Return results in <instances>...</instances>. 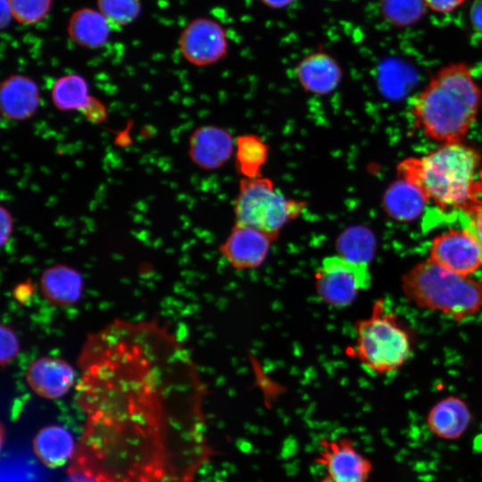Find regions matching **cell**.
<instances>
[{
  "label": "cell",
  "instance_id": "1",
  "mask_svg": "<svg viewBox=\"0 0 482 482\" xmlns=\"http://www.w3.org/2000/svg\"><path fill=\"white\" fill-rule=\"evenodd\" d=\"M77 367L79 402L97 421L204 419L193 358L157 320L117 318L87 334Z\"/></svg>",
  "mask_w": 482,
  "mask_h": 482
},
{
  "label": "cell",
  "instance_id": "2",
  "mask_svg": "<svg viewBox=\"0 0 482 482\" xmlns=\"http://www.w3.org/2000/svg\"><path fill=\"white\" fill-rule=\"evenodd\" d=\"M482 106V89L471 68L453 62L440 68L413 97L411 115L414 126L430 140L462 142Z\"/></svg>",
  "mask_w": 482,
  "mask_h": 482
},
{
  "label": "cell",
  "instance_id": "3",
  "mask_svg": "<svg viewBox=\"0 0 482 482\" xmlns=\"http://www.w3.org/2000/svg\"><path fill=\"white\" fill-rule=\"evenodd\" d=\"M480 165L478 152L457 142L441 144L426 155L403 160L396 170L398 178L419 187L428 203L466 213L482 195Z\"/></svg>",
  "mask_w": 482,
  "mask_h": 482
},
{
  "label": "cell",
  "instance_id": "4",
  "mask_svg": "<svg viewBox=\"0 0 482 482\" xmlns=\"http://www.w3.org/2000/svg\"><path fill=\"white\" fill-rule=\"evenodd\" d=\"M406 297L420 307L463 320L482 308V280L448 270L431 260L417 264L402 280Z\"/></svg>",
  "mask_w": 482,
  "mask_h": 482
},
{
  "label": "cell",
  "instance_id": "5",
  "mask_svg": "<svg viewBox=\"0 0 482 482\" xmlns=\"http://www.w3.org/2000/svg\"><path fill=\"white\" fill-rule=\"evenodd\" d=\"M354 333V343L347 353L372 373L393 372L411 353L409 333L382 301L375 303L369 317L356 322Z\"/></svg>",
  "mask_w": 482,
  "mask_h": 482
},
{
  "label": "cell",
  "instance_id": "6",
  "mask_svg": "<svg viewBox=\"0 0 482 482\" xmlns=\"http://www.w3.org/2000/svg\"><path fill=\"white\" fill-rule=\"evenodd\" d=\"M305 207V202L286 196L272 179L263 176L242 178L233 204L235 223L257 229L274 240Z\"/></svg>",
  "mask_w": 482,
  "mask_h": 482
},
{
  "label": "cell",
  "instance_id": "7",
  "mask_svg": "<svg viewBox=\"0 0 482 482\" xmlns=\"http://www.w3.org/2000/svg\"><path fill=\"white\" fill-rule=\"evenodd\" d=\"M370 284L368 264L341 255L325 257L314 272V287L318 297L334 308L351 304Z\"/></svg>",
  "mask_w": 482,
  "mask_h": 482
},
{
  "label": "cell",
  "instance_id": "8",
  "mask_svg": "<svg viewBox=\"0 0 482 482\" xmlns=\"http://www.w3.org/2000/svg\"><path fill=\"white\" fill-rule=\"evenodd\" d=\"M313 461L322 472L319 482H369L373 469L370 460L345 436L322 437Z\"/></svg>",
  "mask_w": 482,
  "mask_h": 482
},
{
  "label": "cell",
  "instance_id": "9",
  "mask_svg": "<svg viewBox=\"0 0 482 482\" xmlns=\"http://www.w3.org/2000/svg\"><path fill=\"white\" fill-rule=\"evenodd\" d=\"M429 260L454 273L470 277L482 266V246L469 227L451 229L432 240Z\"/></svg>",
  "mask_w": 482,
  "mask_h": 482
},
{
  "label": "cell",
  "instance_id": "10",
  "mask_svg": "<svg viewBox=\"0 0 482 482\" xmlns=\"http://www.w3.org/2000/svg\"><path fill=\"white\" fill-rule=\"evenodd\" d=\"M179 48L190 64L204 67L222 60L228 54L229 43L223 27L209 18H196L188 22L180 33Z\"/></svg>",
  "mask_w": 482,
  "mask_h": 482
},
{
  "label": "cell",
  "instance_id": "11",
  "mask_svg": "<svg viewBox=\"0 0 482 482\" xmlns=\"http://www.w3.org/2000/svg\"><path fill=\"white\" fill-rule=\"evenodd\" d=\"M273 241L272 237L257 229L235 223L220 251L234 269L251 270L262 265Z\"/></svg>",
  "mask_w": 482,
  "mask_h": 482
},
{
  "label": "cell",
  "instance_id": "12",
  "mask_svg": "<svg viewBox=\"0 0 482 482\" xmlns=\"http://www.w3.org/2000/svg\"><path fill=\"white\" fill-rule=\"evenodd\" d=\"M235 152V138L227 129L209 124L197 127L188 138V156L199 169L221 168Z\"/></svg>",
  "mask_w": 482,
  "mask_h": 482
},
{
  "label": "cell",
  "instance_id": "13",
  "mask_svg": "<svg viewBox=\"0 0 482 482\" xmlns=\"http://www.w3.org/2000/svg\"><path fill=\"white\" fill-rule=\"evenodd\" d=\"M25 378L37 395L47 399H58L71 390L78 376L67 361L46 355L29 364Z\"/></svg>",
  "mask_w": 482,
  "mask_h": 482
},
{
  "label": "cell",
  "instance_id": "14",
  "mask_svg": "<svg viewBox=\"0 0 482 482\" xmlns=\"http://www.w3.org/2000/svg\"><path fill=\"white\" fill-rule=\"evenodd\" d=\"M295 77L304 91L327 96L339 87L343 71L334 57L318 51L301 59L295 67Z\"/></svg>",
  "mask_w": 482,
  "mask_h": 482
},
{
  "label": "cell",
  "instance_id": "15",
  "mask_svg": "<svg viewBox=\"0 0 482 482\" xmlns=\"http://www.w3.org/2000/svg\"><path fill=\"white\" fill-rule=\"evenodd\" d=\"M40 104V93L37 82L24 74H12L0 87V110L2 116L12 121L31 118Z\"/></svg>",
  "mask_w": 482,
  "mask_h": 482
},
{
  "label": "cell",
  "instance_id": "16",
  "mask_svg": "<svg viewBox=\"0 0 482 482\" xmlns=\"http://www.w3.org/2000/svg\"><path fill=\"white\" fill-rule=\"evenodd\" d=\"M39 287L44 298L49 303L64 307L72 305L80 299L84 280L77 269L57 263L44 270Z\"/></svg>",
  "mask_w": 482,
  "mask_h": 482
},
{
  "label": "cell",
  "instance_id": "17",
  "mask_svg": "<svg viewBox=\"0 0 482 482\" xmlns=\"http://www.w3.org/2000/svg\"><path fill=\"white\" fill-rule=\"evenodd\" d=\"M471 418V412L464 401L456 396H447L430 409L427 416V426L438 438L454 440L468 429Z\"/></svg>",
  "mask_w": 482,
  "mask_h": 482
},
{
  "label": "cell",
  "instance_id": "18",
  "mask_svg": "<svg viewBox=\"0 0 482 482\" xmlns=\"http://www.w3.org/2000/svg\"><path fill=\"white\" fill-rule=\"evenodd\" d=\"M428 203L419 187L401 178L391 183L382 196L387 216L403 222L418 219Z\"/></svg>",
  "mask_w": 482,
  "mask_h": 482
},
{
  "label": "cell",
  "instance_id": "19",
  "mask_svg": "<svg viewBox=\"0 0 482 482\" xmlns=\"http://www.w3.org/2000/svg\"><path fill=\"white\" fill-rule=\"evenodd\" d=\"M112 25L98 9L83 7L71 15L67 33L76 45L96 49L108 41Z\"/></svg>",
  "mask_w": 482,
  "mask_h": 482
},
{
  "label": "cell",
  "instance_id": "20",
  "mask_svg": "<svg viewBox=\"0 0 482 482\" xmlns=\"http://www.w3.org/2000/svg\"><path fill=\"white\" fill-rule=\"evenodd\" d=\"M37 457L46 466L57 468L71 457L75 444L71 433L62 426L51 425L42 428L34 441Z\"/></svg>",
  "mask_w": 482,
  "mask_h": 482
},
{
  "label": "cell",
  "instance_id": "21",
  "mask_svg": "<svg viewBox=\"0 0 482 482\" xmlns=\"http://www.w3.org/2000/svg\"><path fill=\"white\" fill-rule=\"evenodd\" d=\"M270 155L267 142L256 134H242L235 138V164L243 179L261 177Z\"/></svg>",
  "mask_w": 482,
  "mask_h": 482
},
{
  "label": "cell",
  "instance_id": "22",
  "mask_svg": "<svg viewBox=\"0 0 482 482\" xmlns=\"http://www.w3.org/2000/svg\"><path fill=\"white\" fill-rule=\"evenodd\" d=\"M88 84L79 74L63 75L51 87V100L62 112L82 111L90 99Z\"/></svg>",
  "mask_w": 482,
  "mask_h": 482
},
{
  "label": "cell",
  "instance_id": "23",
  "mask_svg": "<svg viewBox=\"0 0 482 482\" xmlns=\"http://www.w3.org/2000/svg\"><path fill=\"white\" fill-rule=\"evenodd\" d=\"M341 255L351 261L367 263L373 253L375 239L372 233L362 226H353L345 229L338 237Z\"/></svg>",
  "mask_w": 482,
  "mask_h": 482
},
{
  "label": "cell",
  "instance_id": "24",
  "mask_svg": "<svg viewBox=\"0 0 482 482\" xmlns=\"http://www.w3.org/2000/svg\"><path fill=\"white\" fill-rule=\"evenodd\" d=\"M383 18L392 26L404 28L419 22L426 13L424 0H381Z\"/></svg>",
  "mask_w": 482,
  "mask_h": 482
},
{
  "label": "cell",
  "instance_id": "25",
  "mask_svg": "<svg viewBox=\"0 0 482 482\" xmlns=\"http://www.w3.org/2000/svg\"><path fill=\"white\" fill-rule=\"evenodd\" d=\"M97 9L112 27H125L137 20L141 12L140 0H96Z\"/></svg>",
  "mask_w": 482,
  "mask_h": 482
},
{
  "label": "cell",
  "instance_id": "26",
  "mask_svg": "<svg viewBox=\"0 0 482 482\" xmlns=\"http://www.w3.org/2000/svg\"><path fill=\"white\" fill-rule=\"evenodd\" d=\"M13 20L31 25L42 21L50 12L52 0H7Z\"/></svg>",
  "mask_w": 482,
  "mask_h": 482
},
{
  "label": "cell",
  "instance_id": "27",
  "mask_svg": "<svg viewBox=\"0 0 482 482\" xmlns=\"http://www.w3.org/2000/svg\"><path fill=\"white\" fill-rule=\"evenodd\" d=\"M21 345L16 332L9 325L0 327V362L3 367L10 364L19 354Z\"/></svg>",
  "mask_w": 482,
  "mask_h": 482
},
{
  "label": "cell",
  "instance_id": "28",
  "mask_svg": "<svg viewBox=\"0 0 482 482\" xmlns=\"http://www.w3.org/2000/svg\"><path fill=\"white\" fill-rule=\"evenodd\" d=\"M35 475L23 464L7 465L6 473L2 475V482H35Z\"/></svg>",
  "mask_w": 482,
  "mask_h": 482
},
{
  "label": "cell",
  "instance_id": "29",
  "mask_svg": "<svg viewBox=\"0 0 482 482\" xmlns=\"http://www.w3.org/2000/svg\"><path fill=\"white\" fill-rule=\"evenodd\" d=\"M81 112L87 120L95 123L102 122L107 117L105 105L98 99L92 96Z\"/></svg>",
  "mask_w": 482,
  "mask_h": 482
},
{
  "label": "cell",
  "instance_id": "30",
  "mask_svg": "<svg viewBox=\"0 0 482 482\" xmlns=\"http://www.w3.org/2000/svg\"><path fill=\"white\" fill-rule=\"evenodd\" d=\"M470 218L469 228L478 238L482 246V195L478 203L466 212Z\"/></svg>",
  "mask_w": 482,
  "mask_h": 482
},
{
  "label": "cell",
  "instance_id": "31",
  "mask_svg": "<svg viewBox=\"0 0 482 482\" xmlns=\"http://www.w3.org/2000/svg\"><path fill=\"white\" fill-rule=\"evenodd\" d=\"M427 7L438 13L452 12L466 0H424Z\"/></svg>",
  "mask_w": 482,
  "mask_h": 482
},
{
  "label": "cell",
  "instance_id": "32",
  "mask_svg": "<svg viewBox=\"0 0 482 482\" xmlns=\"http://www.w3.org/2000/svg\"><path fill=\"white\" fill-rule=\"evenodd\" d=\"M0 223H1L0 241H1V245L3 246L9 240L13 230L12 215L11 214L8 209L4 208V206H1Z\"/></svg>",
  "mask_w": 482,
  "mask_h": 482
},
{
  "label": "cell",
  "instance_id": "33",
  "mask_svg": "<svg viewBox=\"0 0 482 482\" xmlns=\"http://www.w3.org/2000/svg\"><path fill=\"white\" fill-rule=\"evenodd\" d=\"M470 20L473 29L482 35V0H474L470 10Z\"/></svg>",
  "mask_w": 482,
  "mask_h": 482
},
{
  "label": "cell",
  "instance_id": "34",
  "mask_svg": "<svg viewBox=\"0 0 482 482\" xmlns=\"http://www.w3.org/2000/svg\"><path fill=\"white\" fill-rule=\"evenodd\" d=\"M1 27L4 28L12 19H13L7 0H1Z\"/></svg>",
  "mask_w": 482,
  "mask_h": 482
},
{
  "label": "cell",
  "instance_id": "35",
  "mask_svg": "<svg viewBox=\"0 0 482 482\" xmlns=\"http://www.w3.org/2000/svg\"><path fill=\"white\" fill-rule=\"evenodd\" d=\"M265 5L273 9H281L290 5L295 0H261Z\"/></svg>",
  "mask_w": 482,
  "mask_h": 482
},
{
  "label": "cell",
  "instance_id": "36",
  "mask_svg": "<svg viewBox=\"0 0 482 482\" xmlns=\"http://www.w3.org/2000/svg\"><path fill=\"white\" fill-rule=\"evenodd\" d=\"M63 482H94L93 478L84 474H73Z\"/></svg>",
  "mask_w": 482,
  "mask_h": 482
}]
</instances>
